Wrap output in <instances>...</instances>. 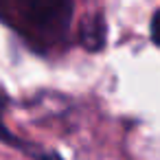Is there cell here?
Segmentation results:
<instances>
[{"instance_id":"3957f363","label":"cell","mask_w":160,"mask_h":160,"mask_svg":"<svg viewBox=\"0 0 160 160\" xmlns=\"http://www.w3.org/2000/svg\"><path fill=\"white\" fill-rule=\"evenodd\" d=\"M151 38H153V42L160 46V9L153 13V18H151Z\"/></svg>"},{"instance_id":"6da1fadb","label":"cell","mask_w":160,"mask_h":160,"mask_svg":"<svg viewBox=\"0 0 160 160\" xmlns=\"http://www.w3.org/2000/svg\"><path fill=\"white\" fill-rule=\"evenodd\" d=\"M22 16L44 33H59L68 27L72 0H20Z\"/></svg>"},{"instance_id":"7a4b0ae2","label":"cell","mask_w":160,"mask_h":160,"mask_svg":"<svg viewBox=\"0 0 160 160\" xmlns=\"http://www.w3.org/2000/svg\"><path fill=\"white\" fill-rule=\"evenodd\" d=\"M105 40V24L101 18H88L81 24V42L86 48L97 51Z\"/></svg>"}]
</instances>
